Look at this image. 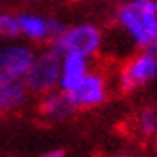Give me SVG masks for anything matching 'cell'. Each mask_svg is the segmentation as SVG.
<instances>
[{
  "label": "cell",
  "mask_w": 157,
  "mask_h": 157,
  "mask_svg": "<svg viewBox=\"0 0 157 157\" xmlns=\"http://www.w3.org/2000/svg\"><path fill=\"white\" fill-rule=\"evenodd\" d=\"M88 2H104V4H115V6H119V4L124 2V0H88Z\"/></svg>",
  "instance_id": "5bb4252c"
},
{
  "label": "cell",
  "mask_w": 157,
  "mask_h": 157,
  "mask_svg": "<svg viewBox=\"0 0 157 157\" xmlns=\"http://www.w3.org/2000/svg\"><path fill=\"white\" fill-rule=\"evenodd\" d=\"M19 38L27 42H54L58 35L63 31L61 21L52 15L36 13V12H19L17 13Z\"/></svg>",
  "instance_id": "52a82bcc"
},
{
  "label": "cell",
  "mask_w": 157,
  "mask_h": 157,
  "mask_svg": "<svg viewBox=\"0 0 157 157\" xmlns=\"http://www.w3.org/2000/svg\"><path fill=\"white\" fill-rule=\"evenodd\" d=\"M92 71L90 59L75 54H61V71H59V92H71L82 82V78Z\"/></svg>",
  "instance_id": "ba28073f"
},
{
  "label": "cell",
  "mask_w": 157,
  "mask_h": 157,
  "mask_svg": "<svg viewBox=\"0 0 157 157\" xmlns=\"http://www.w3.org/2000/svg\"><path fill=\"white\" fill-rule=\"evenodd\" d=\"M136 132L144 138H153L157 136V111L151 107L142 109L136 115Z\"/></svg>",
  "instance_id": "8fae6325"
},
{
  "label": "cell",
  "mask_w": 157,
  "mask_h": 157,
  "mask_svg": "<svg viewBox=\"0 0 157 157\" xmlns=\"http://www.w3.org/2000/svg\"><path fill=\"white\" fill-rule=\"evenodd\" d=\"M113 21L132 48L157 54V0H124Z\"/></svg>",
  "instance_id": "6da1fadb"
},
{
  "label": "cell",
  "mask_w": 157,
  "mask_h": 157,
  "mask_svg": "<svg viewBox=\"0 0 157 157\" xmlns=\"http://www.w3.org/2000/svg\"><path fill=\"white\" fill-rule=\"evenodd\" d=\"M29 2H36V0H29Z\"/></svg>",
  "instance_id": "e0dca14e"
},
{
  "label": "cell",
  "mask_w": 157,
  "mask_h": 157,
  "mask_svg": "<svg viewBox=\"0 0 157 157\" xmlns=\"http://www.w3.org/2000/svg\"><path fill=\"white\" fill-rule=\"evenodd\" d=\"M73 109H94L101 105L109 96V78L104 71L92 69L82 82L65 94Z\"/></svg>",
  "instance_id": "5b68a950"
},
{
  "label": "cell",
  "mask_w": 157,
  "mask_h": 157,
  "mask_svg": "<svg viewBox=\"0 0 157 157\" xmlns=\"http://www.w3.org/2000/svg\"><path fill=\"white\" fill-rule=\"evenodd\" d=\"M29 88L25 78H4V84L0 88V111H17L29 100Z\"/></svg>",
  "instance_id": "9c48e42d"
},
{
  "label": "cell",
  "mask_w": 157,
  "mask_h": 157,
  "mask_svg": "<svg viewBox=\"0 0 157 157\" xmlns=\"http://www.w3.org/2000/svg\"><path fill=\"white\" fill-rule=\"evenodd\" d=\"M157 81V54L150 50H136L124 59L117 73V88L130 94Z\"/></svg>",
  "instance_id": "3957f363"
},
{
  "label": "cell",
  "mask_w": 157,
  "mask_h": 157,
  "mask_svg": "<svg viewBox=\"0 0 157 157\" xmlns=\"http://www.w3.org/2000/svg\"><path fill=\"white\" fill-rule=\"evenodd\" d=\"M105 40V35L100 25L90 21H81L75 25L63 27L58 38L52 42L54 48H58L61 54H75L82 58H94L101 50Z\"/></svg>",
  "instance_id": "7a4b0ae2"
},
{
  "label": "cell",
  "mask_w": 157,
  "mask_h": 157,
  "mask_svg": "<svg viewBox=\"0 0 157 157\" xmlns=\"http://www.w3.org/2000/svg\"><path fill=\"white\" fill-rule=\"evenodd\" d=\"M38 111L44 117L46 121H63L71 115L75 109L69 104V100L63 92L54 90L40 96V101H38Z\"/></svg>",
  "instance_id": "30bf717a"
},
{
  "label": "cell",
  "mask_w": 157,
  "mask_h": 157,
  "mask_svg": "<svg viewBox=\"0 0 157 157\" xmlns=\"http://www.w3.org/2000/svg\"><path fill=\"white\" fill-rule=\"evenodd\" d=\"M4 78H6V77H4L2 73H0V88H2V84H4Z\"/></svg>",
  "instance_id": "9a60e30c"
},
{
  "label": "cell",
  "mask_w": 157,
  "mask_h": 157,
  "mask_svg": "<svg viewBox=\"0 0 157 157\" xmlns=\"http://www.w3.org/2000/svg\"><path fill=\"white\" fill-rule=\"evenodd\" d=\"M0 38H8V40H17L19 38L17 13L0 12Z\"/></svg>",
  "instance_id": "7c38bea8"
},
{
  "label": "cell",
  "mask_w": 157,
  "mask_h": 157,
  "mask_svg": "<svg viewBox=\"0 0 157 157\" xmlns=\"http://www.w3.org/2000/svg\"><path fill=\"white\" fill-rule=\"evenodd\" d=\"M113 157H134V155H127V153H119V155H113Z\"/></svg>",
  "instance_id": "2e32d148"
},
{
  "label": "cell",
  "mask_w": 157,
  "mask_h": 157,
  "mask_svg": "<svg viewBox=\"0 0 157 157\" xmlns=\"http://www.w3.org/2000/svg\"><path fill=\"white\" fill-rule=\"evenodd\" d=\"M40 157H65V153L61 151V150H50V151H46V153H42Z\"/></svg>",
  "instance_id": "4fadbf2b"
},
{
  "label": "cell",
  "mask_w": 157,
  "mask_h": 157,
  "mask_svg": "<svg viewBox=\"0 0 157 157\" xmlns=\"http://www.w3.org/2000/svg\"><path fill=\"white\" fill-rule=\"evenodd\" d=\"M36 54L38 52L29 42L10 40L0 48V73L6 78H25L36 59Z\"/></svg>",
  "instance_id": "8992f818"
},
{
  "label": "cell",
  "mask_w": 157,
  "mask_h": 157,
  "mask_svg": "<svg viewBox=\"0 0 157 157\" xmlns=\"http://www.w3.org/2000/svg\"><path fill=\"white\" fill-rule=\"evenodd\" d=\"M59 71H61V52L58 48H46L36 54V59L31 71L25 77V84L31 94L44 96L59 88Z\"/></svg>",
  "instance_id": "277c9868"
}]
</instances>
